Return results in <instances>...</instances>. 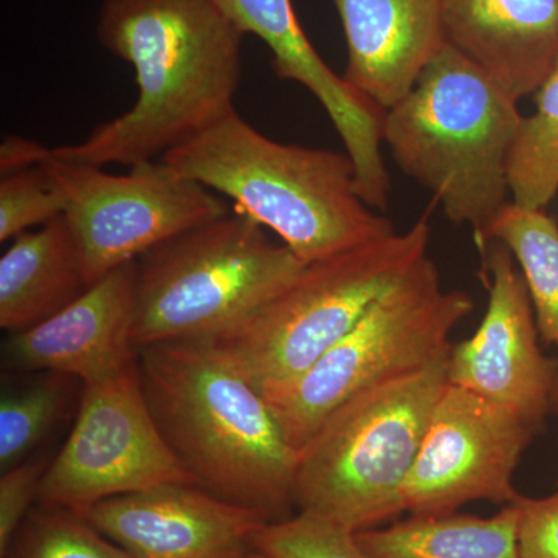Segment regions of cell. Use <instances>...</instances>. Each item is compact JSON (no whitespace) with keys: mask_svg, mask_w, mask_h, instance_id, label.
I'll use <instances>...</instances> for the list:
<instances>
[{"mask_svg":"<svg viewBox=\"0 0 558 558\" xmlns=\"http://www.w3.org/2000/svg\"><path fill=\"white\" fill-rule=\"evenodd\" d=\"M306 266L241 211L183 231L135 259V348L213 340Z\"/></svg>","mask_w":558,"mask_h":558,"instance_id":"cell-6","label":"cell"},{"mask_svg":"<svg viewBox=\"0 0 558 558\" xmlns=\"http://www.w3.org/2000/svg\"><path fill=\"white\" fill-rule=\"evenodd\" d=\"M137 354L150 414L194 486L266 523L292 517L299 451L259 389L208 340Z\"/></svg>","mask_w":558,"mask_h":558,"instance_id":"cell-2","label":"cell"},{"mask_svg":"<svg viewBox=\"0 0 558 558\" xmlns=\"http://www.w3.org/2000/svg\"><path fill=\"white\" fill-rule=\"evenodd\" d=\"M64 197V218L89 284L183 231L229 215L226 202L163 160L113 175L54 159L40 163Z\"/></svg>","mask_w":558,"mask_h":558,"instance_id":"cell-9","label":"cell"},{"mask_svg":"<svg viewBox=\"0 0 558 558\" xmlns=\"http://www.w3.org/2000/svg\"><path fill=\"white\" fill-rule=\"evenodd\" d=\"M241 558H274L267 556V554L260 553V550L253 549L252 553H248L247 556Z\"/></svg>","mask_w":558,"mask_h":558,"instance_id":"cell-29","label":"cell"},{"mask_svg":"<svg viewBox=\"0 0 558 558\" xmlns=\"http://www.w3.org/2000/svg\"><path fill=\"white\" fill-rule=\"evenodd\" d=\"M449 359L365 389L329 414L299 451V512L354 532L403 512V484L449 385Z\"/></svg>","mask_w":558,"mask_h":558,"instance_id":"cell-5","label":"cell"},{"mask_svg":"<svg viewBox=\"0 0 558 558\" xmlns=\"http://www.w3.org/2000/svg\"><path fill=\"white\" fill-rule=\"evenodd\" d=\"M0 558H132L75 510L39 505Z\"/></svg>","mask_w":558,"mask_h":558,"instance_id":"cell-23","label":"cell"},{"mask_svg":"<svg viewBox=\"0 0 558 558\" xmlns=\"http://www.w3.org/2000/svg\"><path fill=\"white\" fill-rule=\"evenodd\" d=\"M49 154L50 148H46L35 140L9 135L0 145V175L5 178L14 172L38 167L49 157Z\"/></svg>","mask_w":558,"mask_h":558,"instance_id":"cell-28","label":"cell"},{"mask_svg":"<svg viewBox=\"0 0 558 558\" xmlns=\"http://www.w3.org/2000/svg\"><path fill=\"white\" fill-rule=\"evenodd\" d=\"M64 209L61 191L40 165L5 175L0 180V241L46 226Z\"/></svg>","mask_w":558,"mask_h":558,"instance_id":"cell-25","label":"cell"},{"mask_svg":"<svg viewBox=\"0 0 558 558\" xmlns=\"http://www.w3.org/2000/svg\"><path fill=\"white\" fill-rule=\"evenodd\" d=\"M521 558H558V492L546 498L517 499Z\"/></svg>","mask_w":558,"mask_h":558,"instance_id":"cell-27","label":"cell"},{"mask_svg":"<svg viewBox=\"0 0 558 558\" xmlns=\"http://www.w3.org/2000/svg\"><path fill=\"white\" fill-rule=\"evenodd\" d=\"M472 311L469 293L444 289L438 267L425 256L310 369L260 395L300 451L348 399L450 357L451 330Z\"/></svg>","mask_w":558,"mask_h":558,"instance_id":"cell-8","label":"cell"},{"mask_svg":"<svg viewBox=\"0 0 558 558\" xmlns=\"http://www.w3.org/2000/svg\"><path fill=\"white\" fill-rule=\"evenodd\" d=\"M241 32L258 36L274 53L278 78L307 87L318 101L340 94L341 78L323 61L301 27L292 0H216Z\"/></svg>","mask_w":558,"mask_h":558,"instance_id":"cell-20","label":"cell"},{"mask_svg":"<svg viewBox=\"0 0 558 558\" xmlns=\"http://www.w3.org/2000/svg\"><path fill=\"white\" fill-rule=\"evenodd\" d=\"M535 102L510 149L508 180L513 204L545 209L558 193V64L538 87Z\"/></svg>","mask_w":558,"mask_h":558,"instance_id":"cell-21","label":"cell"},{"mask_svg":"<svg viewBox=\"0 0 558 558\" xmlns=\"http://www.w3.org/2000/svg\"><path fill=\"white\" fill-rule=\"evenodd\" d=\"M50 462L46 458L25 459L0 476V557L9 549L17 529L39 499L40 483Z\"/></svg>","mask_w":558,"mask_h":558,"instance_id":"cell-26","label":"cell"},{"mask_svg":"<svg viewBox=\"0 0 558 558\" xmlns=\"http://www.w3.org/2000/svg\"><path fill=\"white\" fill-rule=\"evenodd\" d=\"M517 501L497 515H410L387 527L355 532L369 558H521Z\"/></svg>","mask_w":558,"mask_h":558,"instance_id":"cell-18","label":"cell"},{"mask_svg":"<svg viewBox=\"0 0 558 558\" xmlns=\"http://www.w3.org/2000/svg\"><path fill=\"white\" fill-rule=\"evenodd\" d=\"M483 253L486 315L472 339L451 348L449 381L538 433L558 411V359L538 347L534 306L510 250L492 241Z\"/></svg>","mask_w":558,"mask_h":558,"instance_id":"cell-12","label":"cell"},{"mask_svg":"<svg viewBox=\"0 0 558 558\" xmlns=\"http://www.w3.org/2000/svg\"><path fill=\"white\" fill-rule=\"evenodd\" d=\"M348 44L343 78L388 110L447 44L440 0H332Z\"/></svg>","mask_w":558,"mask_h":558,"instance_id":"cell-15","label":"cell"},{"mask_svg":"<svg viewBox=\"0 0 558 558\" xmlns=\"http://www.w3.org/2000/svg\"><path fill=\"white\" fill-rule=\"evenodd\" d=\"M447 43L517 101L558 64V0H440Z\"/></svg>","mask_w":558,"mask_h":558,"instance_id":"cell-16","label":"cell"},{"mask_svg":"<svg viewBox=\"0 0 558 558\" xmlns=\"http://www.w3.org/2000/svg\"><path fill=\"white\" fill-rule=\"evenodd\" d=\"M160 160L230 197L304 264L396 231L360 197L347 153L275 142L236 109Z\"/></svg>","mask_w":558,"mask_h":558,"instance_id":"cell-3","label":"cell"},{"mask_svg":"<svg viewBox=\"0 0 558 558\" xmlns=\"http://www.w3.org/2000/svg\"><path fill=\"white\" fill-rule=\"evenodd\" d=\"M68 374L38 371L0 399V469L25 461L43 439L60 424L69 410L75 384Z\"/></svg>","mask_w":558,"mask_h":558,"instance_id":"cell-22","label":"cell"},{"mask_svg":"<svg viewBox=\"0 0 558 558\" xmlns=\"http://www.w3.org/2000/svg\"><path fill=\"white\" fill-rule=\"evenodd\" d=\"M135 260L117 267L53 317L3 343V365L16 373L97 379L137 359L134 344Z\"/></svg>","mask_w":558,"mask_h":558,"instance_id":"cell-14","label":"cell"},{"mask_svg":"<svg viewBox=\"0 0 558 558\" xmlns=\"http://www.w3.org/2000/svg\"><path fill=\"white\" fill-rule=\"evenodd\" d=\"M253 549L274 558H369L354 531L307 512L264 524Z\"/></svg>","mask_w":558,"mask_h":558,"instance_id":"cell-24","label":"cell"},{"mask_svg":"<svg viewBox=\"0 0 558 558\" xmlns=\"http://www.w3.org/2000/svg\"><path fill=\"white\" fill-rule=\"evenodd\" d=\"M89 286L64 215L25 231L0 258V328L10 333L33 328Z\"/></svg>","mask_w":558,"mask_h":558,"instance_id":"cell-17","label":"cell"},{"mask_svg":"<svg viewBox=\"0 0 558 558\" xmlns=\"http://www.w3.org/2000/svg\"><path fill=\"white\" fill-rule=\"evenodd\" d=\"M515 98L449 43L385 110L381 137L453 223L484 233L510 194L508 160L524 117Z\"/></svg>","mask_w":558,"mask_h":558,"instance_id":"cell-4","label":"cell"},{"mask_svg":"<svg viewBox=\"0 0 558 558\" xmlns=\"http://www.w3.org/2000/svg\"><path fill=\"white\" fill-rule=\"evenodd\" d=\"M80 398L72 432L40 483L39 505L78 512L120 495L194 484L150 414L138 354L123 368L81 381Z\"/></svg>","mask_w":558,"mask_h":558,"instance_id":"cell-10","label":"cell"},{"mask_svg":"<svg viewBox=\"0 0 558 558\" xmlns=\"http://www.w3.org/2000/svg\"><path fill=\"white\" fill-rule=\"evenodd\" d=\"M481 252L498 241L510 250L526 281L543 340L558 343V226L545 209L508 202L481 234Z\"/></svg>","mask_w":558,"mask_h":558,"instance_id":"cell-19","label":"cell"},{"mask_svg":"<svg viewBox=\"0 0 558 558\" xmlns=\"http://www.w3.org/2000/svg\"><path fill=\"white\" fill-rule=\"evenodd\" d=\"M535 435L509 411L449 381L403 484V512L446 515L473 501L512 505L521 497L513 473Z\"/></svg>","mask_w":558,"mask_h":558,"instance_id":"cell-11","label":"cell"},{"mask_svg":"<svg viewBox=\"0 0 558 558\" xmlns=\"http://www.w3.org/2000/svg\"><path fill=\"white\" fill-rule=\"evenodd\" d=\"M427 216L307 264L292 282L211 341L259 391L301 376L428 256Z\"/></svg>","mask_w":558,"mask_h":558,"instance_id":"cell-7","label":"cell"},{"mask_svg":"<svg viewBox=\"0 0 558 558\" xmlns=\"http://www.w3.org/2000/svg\"><path fill=\"white\" fill-rule=\"evenodd\" d=\"M78 513L132 558H241L266 524L194 484L102 499Z\"/></svg>","mask_w":558,"mask_h":558,"instance_id":"cell-13","label":"cell"},{"mask_svg":"<svg viewBox=\"0 0 558 558\" xmlns=\"http://www.w3.org/2000/svg\"><path fill=\"white\" fill-rule=\"evenodd\" d=\"M101 46L135 70L138 97L54 159L105 168L163 157L234 110L245 35L216 0H101Z\"/></svg>","mask_w":558,"mask_h":558,"instance_id":"cell-1","label":"cell"}]
</instances>
